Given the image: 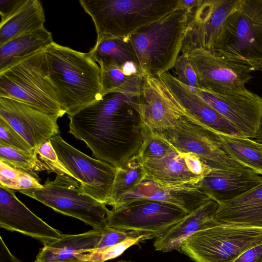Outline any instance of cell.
<instances>
[{"instance_id":"cell-38","label":"cell","mask_w":262,"mask_h":262,"mask_svg":"<svg viewBox=\"0 0 262 262\" xmlns=\"http://www.w3.org/2000/svg\"><path fill=\"white\" fill-rule=\"evenodd\" d=\"M22 170L0 160V186L15 190Z\"/></svg>"},{"instance_id":"cell-4","label":"cell","mask_w":262,"mask_h":262,"mask_svg":"<svg viewBox=\"0 0 262 262\" xmlns=\"http://www.w3.org/2000/svg\"><path fill=\"white\" fill-rule=\"evenodd\" d=\"M92 18L97 37L129 36L178 6L180 0H80Z\"/></svg>"},{"instance_id":"cell-2","label":"cell","mask_w":262,"mask_h":262,"mask_svg":"<svg viewBox=\"0 0 262 262\" xmlns=\"http://www.w3.org/2000/svg\"><path fill=\"white\" fill-rule=\"evenodd\" d=\"M47 75L68 115L103 97L101 69L88 53L53 42L44 50Z\"/></svg>"},{"instance_id":"cell-22","label":"cell","mask_w":262,"mask_h":262,"mask_svg":"<svg viewBox=\"0 0 262 262\" xmlns=\"http://www.w3.org/2000/svg\"><path fill=\"white\" fill-rule=\"evenodd\" d=\"M218 203L210 199L184 219L156 238L154 243L157 251L163 252L180 250L182 243L195 232L217 223L214 220Z\"/></svg>"},{"instance_id":"cell-27","label":"cell","mask_w":262,"mask_h":262,"mask_svg":"<svg viewBox=\"0 0 262 262\" xmlns=\"http://www.w3.org/2000/svg\"><path fill=\"white\" fill-rule=\"evenodd\" d=\"M43 6L38 0H26L10 18L0 24V46L21 35L44 28Z\"/></svg>"},{"instance_id":"cell-14","label":"cell","mask_w":262,"mask_h":262,"mask_svg":"<svg viewBox=\"0 0 262 262\" xmlns=\"http://www.w3.org/2000/svg\"><path fill=\"white\" fill-rule=\"evenodd\" d=\"M213 108L231 122L243 136L253 139L262 122V98L246 90L215 93L191 88Z\"/></svg>"},{"instance_id":"cell-15","label":"cell","mask_w":262,"mask_h":262,"mask_svg":"<svg viewBox=\"0 0 262 262\" xmlns=\"http://www.w3.org/2000/svg\"><path fill=\"white\" fill-rule=\"evenodd\" d=\"M0 118L35 150L59 134L58 117L13 99L0 97Z\"/></svg>"},{"instance_id":"cell-6","label":"cell","mask_w":262,"mask_h":262,"mask_svg":"<svg viewBox=\"0 0 262 262\" xmlns=\"http://www.w3.org/2000/svg\"><path fill=\"white\" fill-rule=\"evenodd\" d=\"M0 97L16 100L59 118L66 114L47 75L44 50L0 72Z\"/></svg>"},{"instance_id":"cell-44","label":"cell","mask_w":262,"mask_h":262,"mask_svg":"<svg viewBox=\"0 0 262 262\" xmlns=\"http://www.w3.org/2000/svg\"><path fill=\"white\" fill-rule=\"evenodd\" d=\"M117 262H133L132 261H126V260H119Z\"/></svg>"},{"instance_id":"cell-21","label":"cell","mask_w":262,"mask_h":262,"mask_svg":"<svg viewBox=\"0 0 262 262\" xmlns=\"http://www.w3.org/2000/svg\"><path fill=\"white\" fill-rule=\"evenodd\" d=\"M262 182V176L247 167L212 168L196 185L217 203L234 199Z\"/></svg>"},{"instance_id":"cell-41","label":"cell","mask_w":262,"mask_h":262,"mask_svg":"<svg viewBox=\"0 0 262 262\" xmlns=\"http://www.w3.org/2000/svg\"><path fill=\"white\" fill-rule=\"evenodd\" d=\"M0 262H21L13 255L0 236Z\"/></svg>"},{"instance_id":"cell-13","label":"cell","mask_w":262,"mask_h":262,"mask_svg":"<svg viewBox=\"0 0 262 262\" xmlns=\"http://www.w3.org/2000/svg\"><path fill=\"white\" fill-rule=\"evenodd\" d=\"M240 0H199L187 12V27L182 54L202 48L212 50L228 17Z\"/></svg>"},{"instance_id":"cell-36","label":"cell","mask_w":262,"mask_h":262,"mask_svg":"<svg viewBox=\"0 0 262 262\" xmlns=\"http://www.w3.org/2000/svg\"><path fill=\"white\" fill-rule=\"evenodd\" d=\"M174 69L175 77L179 81L189 87L200 88L196 73L187 54H181L179 56Z\"/></svg>"},{"instance_id":"cell-9","label":"cell","mask_w":262,"mask_h":262,"mask_svg":"<svg viewBox=\"0 0 262 262\" xmlns=\"http://www.w3.org/2000/svg\"><path fill=\"white\" fill-rule=\"evenodd\" d=\"M188 213L178 206L153 201L134 202L110 210L107 226L157 238L184 219Z\"/></svg>"},{"instance_id":"cell-34","label":"cell","mask_w":262,"mask_h":262,"mask_svg":"<svg viewBox=\"0 0 262 262\" xmlns=\"http://www.w3.org/2000/svg\"><path fill=\"white\" fill-rule=\"evenodd\" d=\"M36 150L39 159L49 169L50 173L55 172L58 175L75 179L59 160L50 140L41 144Z\"/></svg>"},{"instance_id":"cell-40","label":"cell","mask_w":262,"mask_h":262,"mask_svg":"<svg viewBox=\"0 0 262 262\" xmlns=\"http://www.w3.org/2000/svg\"><path fill=\"white\" fill-rule=\"evenodd\" d=\"M233 262H262V244L244 251Z\"/></svg>"},{"instance_id":"cell-33","label":"cell","mask_w":262,"mask_h":262,"mask_svg":"<svg viewBox=\"0 0 262 262\" xmlns=\"http://www.w3.org/2000/svg\"><path fill=\"white\" fill-rule=\"evenodd\" d=\"M175 149L161 134L148 129L137 156L141 161L147 159H161Z\"/></svg>"},{"instance_id":"cell-28","label":"cell","mask_w":262,"mask_h":262,"mask_svg":"<svg viewBox=\"0 0 262 262\" xmlns=\"http://www.w3.org/2000/svg\"><path fill=\"white\" fill-rule=\"evenodd\" d=\"M224 151L231 159L262 176L260 143L243 137L219 134Z\"/></svg>"},{"instance_id":"cell-45","label":"cell","mask_w":262,"mask_h":262,"mask_svg":"<svg viewBox=\"0 0 262 262\" xmlns=\"http://www.w3.org/2000/svg\"><path fill=\"white\" fill-rule=\"evenodd\" d=\"M260 147L261 150L262 151V144L260 143Z\"/></svg>"},{"instance_id":"cell-30","label":"cell","mask_w":262,"mask_h":262,"mask_svg":"<svg viewBox=\"0 0 262 262\" xmlns=\"http://www.w3.org/2000/svg\"><path fill=\"white\" fill-rule=\"evenodd\" d=\"M146 176L142 161L138 156L117 168L107 205L112 206L122 195L145 180Z\"/></svg>"},{"instance_id":"cell-12","label":"cell","mask_w":262,"mask_h":262,"mask_svg":"<svg viewBox=\"0 0 262 262\" xmlns=\"http://www.w3.org/2000/svg\"><path fill=\"white\" fill-rule=\"evenodd\" d=\"M50 141L59 160L80 183L84 192L107 205L117 168L88 156L69 144L59 135Z\"/></svg>"},{"instance_id":"cell-37","label":"cell","mask_w":262,"mask_h":262,"mask_svg":"<svg viewBox=\"0 0 262 262\" xmlns=\"http://www.w3.org/2000/svg\"><path fill=\"white\" fill-rule=\"evenodd\" d=\"M140 236L142 235L133 232H127L106 225L102 229L100 238L95 249L107 248L118 244L129 238Z\"/></svg>"},{"instance_id":"cell-11","label":"cell","mask_w":262,"mask_h":262,"mask_svg":"<svg viewBox=\"0 0 262 262\" xmlns=\"http://www.w3.org/2000/svg\"><path fill=\"white\" fill-rule=\"evenodd\" d=\"M159 134L176 149L196 156L212 169L245 167L224 151L218 134L186 113L174 126Z\"/></svg>"},{"instance_id":"cell-19","label":"cell","mask_w":262,"mask_h":262,"mask_svg":"<svg viewBox=\"0 0 262 262\" xmlns=\"http://www.w3.org/2000/svg\"><path fill=\"white\" fill-rule=\"evenodd\" d=\"M210 199L196 185L170 187L144 180L119 198L112 209L136 201H153L176 205L188 214Z\"/></svg>"},{"instance_id":"cell-26","label":"cell","mask_w":262,"mask_h":262,"mask_svg":"<svg viewBox=\"0 0 262 262\" xmlns=\"http://www.w3.org/2000/svg\"><path fill=\"white\" fill-rule=\"evenodd\" d=\"M88 54L95 62L99 63L101 69L111 66L122 68L130 63L140 67L137 55L128 37L105 36L98 38Z\"/></svg>"},{"instance_id":"cell-29","label":"cell","mask_w":262,"mask_h":262,"mask_svg":"<svg viewBox=\"0 0 262 262\" xmlns=\"http://www.w3.org/2000/svg\"><path fill=\"white\" fill-rule=\"evenodd\" d=\"M100 69L103 95L112 92L142 93L146 77L141 71L116 66Z\"/></svg>"},{"instance_id":"cell-18","label":"cell","mask_w":262,"mask_h":262,"mask_svg":"<svg viewBox=\"0 0 262 262\" xmlns=\"http://www.w3.org/2000/svg\"><path fill=\"white\" fill-rule=\"evenodd\" d=\"M141 100L142 119L150 131L161 133L166 130L186 115L160 77H146Z\"/></svg>"},{"instance_id":"cell-3","label":"cell","mask_w":262,"mask_h":262,"mask_svg":"<svg viewBox=\"0 0 262 262\" xmlns=\"http://www.w3.org/2000/svg\"><path fill=\"white\" fill-rule=\"evenodd\" d=\"M187 13L179 3L174 10L128 36L145 77H160L174 68L185 39Z\"/></svg>"},{"instance_id":"cell-43","label":"cell","mask_w":262,"mask_h":262,"mask_svg":"<svg viewBox=\"0 0 262 262\" xmlns=\"http://www.w3.org/2000/svg\"><path fill=\"white\" fill-rule=\"evenodd\" d=\"M33 262H41V261H38L35 260ZM51 262H86V261H82V260H71V261H51Z\"/></svg>"},{"instance_id":"cell-25","label":"cell","mask_w":262,"mask_h":262,"mask_svg":"<svg viewBox=\"0 0 262 262\" xmlns=\"http://www.w3.org/2000/svg\"><path fill=\"white\" fill-rule=\"evenodd\" d=\"M45 27L14 38L0 46V72L53 42Z\"/></svg>"},{"instance_id":"cell-42","label":"cell","mask_w":262,"mask_h":262,"mask_svg":"<svg viewBox=\"0 0 262 262\" xmlns=\"http://www.w3.org/2000/svg\"><path fill=\"white\" fill-rule=\"evenodd\" d=\"M253 140L259 143L262 144V122L256 134V136L253 139Z\"/></svg>"},{"instance_id":"cell-16","label":"cell","mask_w":262,"mask_h":262,"mask_svg":"<svg viewBox=\"0 0 262 262\" xmlns=\"http://www.w3.org/2000/svg\"><path fill=\"white\" fill-rule=\"evenodd\" d=\"M142 163L145 180L170 187L196 185L212 169L196 156L177 149L161 159Z\"/></svg>"},{"instance_id":"cell-23","label":"cell","mask_w":262,"mask_h":262,"mask_svg":"<svg viewBox=\"0 0 262 262\" xmlns=\"http://www.w3.org/2000/svg\"><path fill=\"white\" fill-rule=\"evenodd\" d=\"M218 204L214 216L216 221L262 227V182L240 196Z\"/></svg>"},{"instance_id":"cell-17","label":"cell","mask_w":262,"mask_h":262,"mask_svg":"<svg viewBox=\"0 0 262 262\" xmlns=\"http://www.w3.org/2000/svg\"><path fill=\"white\" fill-rule=\"evenodd\" d=\"M0 227L32 237L43 247L59 241L63 233L33 213L15 195V191L0 186Z\"/></svg>"},{"instance_id":"cell-39","label":"cell","mask_w":262,"mask_h":262,"mask_svg":"<svg viewBox=\"0 0 262 262\" xmlns=\"http://www.w3.org/2000/svg\"><path fill=\"white\" fill-rule=\"evenodd\" d=\"M26 0H1L0 24L4 23L12 16L26 2Z\"/></svg>"},{"instance_id":"cell-20","label":"cell","mask_w":262,"mask_h":262,"mask_svg":"<svg viewBox=\"0 0 262 262\" xmlns=\"http://www.w3.org/2000/svg\"><path fill=\"white\" fill-rule=\"evenodd\" d=\"M160 77L186 113L197 122L218 134L243 136L231 122L169 71Z\"/></svg>"},{"instance_id":"cell-1","label":"cell","mask_w":262,"mask_h":262,"mask_svg":"<svg viewBox=\"0 0 262 262\" xmlns=\"http://www.w3.org/2000/svg\"><path fill=\"white\" fill-rule=\"evenodd\" d=\"M142 93L112 92L68 115L69 131L97 159L117 168L137 157L148 132L141 117Z\"/></svg>"},{"instance_id":"cell-8","label":"cell","mask_w":262,"mask_h":262,"mask_svg":"<svg viewBox=\"0 0 262 262\" xmlns=\"http://www.w3.org/2000/svg\"><path fill=\"white\" fill-rule=\"evenodd\" d=\"M52 208L55 211L78 219L94 229L107 225L110 210L103 204L86 194L80 183L69 176L57 174L48 179L41 188L19 191Z\"/></svg>"},{"instance_id":"cell-7","label":"cell","mask_w":262,"mask_h":262,"mask_svg":"<svg viewBox=\"0 0 262 262\" xmlns=\"http://www.w3.org/2000/svg\"><path fill=\"white\" fill-rule=\"evenodd\" d=\"M262 244V227L217 222L184 240L179 251L195 262H233Z\"/></svg>"},{"instance_id":"cell-10","label":"cell","mask_w":262,"mask_h":262,"mask_svg":"<svg viewBox=\"0 0 262 262\" xmlns=\"http://www.w3.org/2000/svg\"><path fill=\"white\" fill-rule=\"evenodd\" d=\"M201 89L215 93L243 92L254 69L213 50L196 48L187 54Z\"/></svg>"},{"instance_id":"cell-35","label":"cell","mask_w":262,"mask_h":262,"mask_svg":"<svg viewBox=\"0 0 262 262\" xmlns=\"http://www.w3.org/2000/svg\"><path fill=\"white\" fill-rule=\"evenodd\" d=\"M0 145H4L28 153L36 152L18 133L0 118Z\"/></svg>"},{"instance_id":"cell-32","label":"cell","mask_w":262,"mask_h":262,"mask_svg":"<svg viewBox=\"0 0 262 262\" xmlns=\"http://www.w3.org/2000/svg\"><path fill=\"white\" fill-rule=\"evenodd\" d=\"M149 238L145 235L129 238L118 244L102 249H93L88 252L79 254L76 257L86 262H105L121 255L130 247Z\"/></svg>"},{"instance_id":"cell-24","label":"cell","mask_w":262,"mask_h":262,"mask_svg":"<svg viewBox=\"0 0 262 262\" xmlns=\"http://www.w3.org/2000/svg\"><path fill=\"white\" fill-rule=\"evenodd\" d=\"M101 230L93 229L78 234H63L59 241L41 248L35 260L41 262L78 260L77 255L96 248Z\"/></svg>"},{"instance_id":"cell-31","label":"cell","mask_w":262,"mask_h":262,"mask_svg":"<svg viewBox=\"0 0 262 262\" xmlns=\"http://www.w3.org/2000/svg\"><path fill=\"white\" fill-rule=\"evenodd\" d=\"M0 160L23 170L37 178L38 174L46 171L50 173L48 167L39 159L37 152L28 153L8 146L0 145Z\"/></svg>"},{"instance_id":"cell-5","label":"cell","mask_w":262,"mask_h":262,"mask_svg":"<svg viewBox=\"0 0 262 262\" xmlns=\"http://www.w3.org/2000/svg\"><path fill=\"white\" fill-rule=\"evenodd\" d=\"M212 50L262 71V0H240Z\"/></svg>"}]
</instances>
